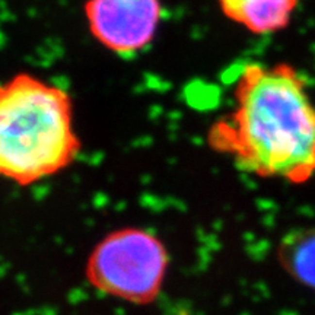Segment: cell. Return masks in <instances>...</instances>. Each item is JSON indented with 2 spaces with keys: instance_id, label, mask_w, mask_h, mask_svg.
I'll return each mask as SVG.
<instances>
[{
  "instance_id": "cell-1",
  "label": "cell",
  "mask_w": 315,
  "mask_h": 315,
  "mask_svg": "<svg viewBox=\"0 0 315 315\" xmlns=\"http://www.w3.org/2000/svg\"><path fill=\"white\" fill-rule=\"evenodd\" d=\"M233 107L207 129L209 148L249 175L303 184L315 175V104L287 63H247Z\"/></svg>"
},
{
  "instance_id": "cell-2",
  "label": "cell",
  "mask_w": 315,
  "mask_h": 315,
  "mask_svg": "<svg viewBox=\"0 0 315 315\" xmlns=\"http://www.w3.org/2000/svg\"><path fill=\"white\" fill-rule=\"evenodd\" d=\"M81 149L67 91L27 72L0 83V180L38 184L67 169Z\"/></svg>"
},
{
  "instance_id": "cell-3",
  "label": "cell",
  "mask_w": 315,
  "mask_h": 315,
  "mask_svg": "<svg viewBox=\"0 0 315 315\" xmlns=\"http://www.w3.org/2000/svg\"><path fill=\"white\" fill-rule=\"evenodd\" d=\"M168 267L164 242L143 228H121L105 235L88 260V276L99 290L132 302L150 300Z\"/></svg>"
},
{
  "instance_id": "cell-4",
  "label": "cell",
  "mask_w": 315,
  "mask_h": 315,
  "mask_svg": "<svg viewBox=\"0 0 315 315\" xmlns=\"http://www.w3.org/2000/svg\"><path fill=\"white\" fill-rule=\"evenodd\" d=\"M83 17L99 46L117 56L132 57L153 43L164 5L162 0H86Z\"/></svg>"
},
{
  "instance_id": "cell-5",
  "label": "cell",
  "mask_w": 315,
  "mask_h": 315,
  "mask_svg": "<svg viewBox=\"0 0 315 315\" xmlns=\"http://www.w3.org/2000/svg\"><path fill=\"white\" fill-rule=\"evenodd\" d=\"M222 15L254 35H268L284 30L299 0H217Z\"/></svg>"
},
{
  "instance_id": "cell-6",
  "label": "cell",
  "mask_w": 315,
  "mask_h": 315,
  "mask_svg": "<svg viewBox=\"0 0 315 315\" xmlns=\"http://www.w3.org/2000/svg\"><path fill=\"white\" fill-rule=\"evenodd\" d=\"M279 257L295 279L315 289V229L287 233L280 242Z\"/></svg>"
}]
</instances>
